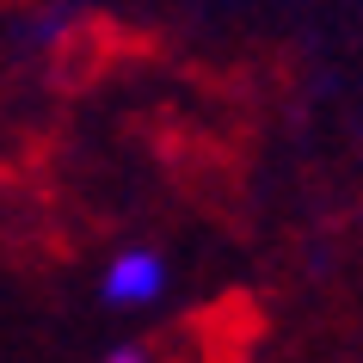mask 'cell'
Segmentation results:
<instances>
[{"label": "cell", "mask_w": 363, "mask_h": 363, "mask_svg": "<svg viewBox=\"0 0 363 363\" xmlns=\"http://www.w3.org/2000/svg\"><path fill=\"white\" fill-rule=\"evenodd\" d=\"M105 363H148V351H142V345H117Z\"/></svg>", "instance_id": "2"}, {"label": "cell", "mask_w": 363, "mask_h": 363, "mask_svg": "<svg viewBox=\"0 0 363 363\" xmlns=\"http://www.w3.org/2000/svg\"><path fill=\"white\" fill-rule=\"evenodd\" d=\"M99 296L111 308H148L167 296V259L148 247H130V252H117L111 265H105V277H99Z\"/></svg>", "instance_id": "1"}]
</instances>
